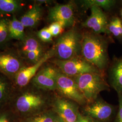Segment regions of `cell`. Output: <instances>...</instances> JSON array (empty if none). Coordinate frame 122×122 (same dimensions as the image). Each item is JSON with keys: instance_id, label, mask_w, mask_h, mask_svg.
<instances>
[{"instance_id": "obj_1", "label": "cell", "mask_w": 122, "mask_h": 122, "mask_svg": "<svg viewBox=\"0 0 122 122\" xmlns=\"http://www.w3.org/2000/svg\"><path fill=\"white\" fill-rule=\"evenodd\" d=\"M108 44L101 36L86 32L82 37L81 52L83 57L102 72L109 63Z\"/></svg>"}, {"instance_id": "obj_2", "label": "cell", "mask_w": 122, "mask_h": 122, "mask_svg": "<svg viewBox=\"0 0 122 122\" xmlns=\"http://www.w3.org/2000/svg\"><path fill=\"white\" fill-rule=\"evenodd\" d=\"M73 77L87 104L98 99L101 92L109 90V86L106 81L103 74L86 73Z\"/></svg>"}, {"instance_id": "obj_3", "label": "cell", "mask_w": 122, "mask_h": 122, "mask_svg": "<svg viewBox=\"0 0 122 122\" xmlns=\"http://www.w3.org/2000/svg\"><path fill=\"white\" fill-rule=\"evenodd\" d=\"M82 35L74 29L63 33L57 39L54 49L58 59L68 60L77 57L81 52Z\"/></svg>"}, {"instance_id": "obj_4", "label": "cell", "mask_w": 122, "mask_h": 122, "mask_svg": "<svg viewBox=\"0 0 122 122\" xmlns=\"http://www.w3.org/2000/svg\"><path fill=\"white\" fill-rule=\"evenodd\" d=\"M62 73L71 77L86 73L103 74L94 65L84 58L77 56L66 60L55 59L52 61Z\"/></svg>"}, {"instance_id": "obj_5", "label": "cell", "mask_w": 122, "mask_h": 122, "mask_svg": "<svg viewBox=\"0 0 122 122\" xmlns=\"http://www.w3.org/2000/svg\"><path fill=\"white\" fill-rule=\"evenodd\" d=\"M57 90L64 98L80 105L86 104L74 78L62 73L60 70L57 75Z\"/></svg>"}, {"instance_id": "obj_6", "label": "cell", "mask_w": 122, "mask_h": 122, "mask_svg": "<svg viewBox=\"0 0 122 122\" xmlns=\"http://www.w3.org/2000/svg\"><path fill=\"white\" fill-rule=\"evenodd\" d=\"M115 107L104 100L97 99L88 104L84 109V114L101 122H109L115 115Z\"/></svg>"}, {"instance_id": "obj_7", "label": "cell", "mask_w": 122, "mask_h": 122, "mask_svg": "<svg viewBox=\"0 0 122 122\" xmlns=\"http://www.w3.org/2000/svg\"><path fill=\"white\" fill-rule=\"evenodd\" d=\"M48 18L52 22L60 23L64 28L73 26L75 23L73 5L69 3L54 6L49 10Z\"/></svg>"}, {"instance_id": "obj_8", "label": "cell", "mask_w": 122, "mask_h": 122, "mask_svg": "<svg viewBox=\"0 0 122 122\" xmlns=\"http://www.w3.org/2000/svg\"><path fill=\"white\" fill-rule=\"evenodd\" d=\"M90 9L91 14L82 23L83 26L92 29L96 34L104 33L109 35L108 29L109 21L106 14L97 6H93Z\"/></svg>"}, {"instance_id": "obj_9", "label": "cell", "mask_w": 122, "mask_h": 122, "mask_svg": "<svg viewBox=\"0 0 122 122\" xmlns=\"http://www.w3.org/2000/svg\"><path fill=\"white\" fill-rule=\"evenodd\" d=\"M59 70L52 66L43 68L33 78V83L37 87L48 91L57 90V77Z\"/></svg>"}, {"instance_id": "obj_10", "label": "cell", "mask_w": 122, "mask_h": 122, "mask_svg": "<svg viewBox=\"0 0 122 122\" xmlns=\"http://www.w3.org/2000/svg\"><path fill=\"white\" fill-rule=\"evenodd\" d=\"M76 103L64 98H58L54 103L57 116L64 122H75L80 112Z\"/></svg>"}, {"instance_id": "obj_11", "label": "cell", "mask_w": 122, "mask_h": 122, "mask_svg": "<svg viewBox=\"0 0 122 122\" xmlns=\"http://www.w3.org/2000/svg\"><path fill=\"white\" fill-rule=\"evenodd\" d=\"M54 53V50H51L44 54L39 61L33 65L22 68L16 75V82L21 87L25 86L29 83L37 74L40 67L47 61L50 59Z\"/></svg>"}, {"instance_id": "obj_12", "label": "cell", "mask_w": 122, "mask_h": 122, "mask_svg": "<svg viewBox=\"0 0 122 122\" xmlns=\"http://www.w3.org/2000/svg\"><path fill=\"white\" fill-rule=\"evenodd\" d=\"M44 104L42 98L38 95L26 93L20 96L16 101V107L21 112H28L41 107Z\"/></svg>"}, {"instance_id": "obj_13", "label": "cell", "mask_w": 122, "mask_h": 122, "mask_svg": "<svg viewBox=\"0 0 122 122\" xmlns=\"http://www.w3.org/2000/svg\"><path fill=\"white\" fill-rule=\"evenodd\" d=\"M21 68V61L17 57L10 53H0V71L9 75L17 74Z\"/></svg>"}, {"instance_id": "obj_14", "label": "cell", "mask_w": 122, "mask_h": 122, "mask_svg": "<svg viewBox=\"0 0 122 122\" xmlns=\"http://www.w3.org/2000/svg\"><path fill=\"white\" fill-rule=\"evenodd\" d=\"M110 83L118 93H122V58H116L109 70Z\"/></svg>"}, {"instance_id": "obj_15", "label": "cell", "mask_w": 122, "mask_h": 122, "mask_svg": "<svg viewBox=\"0 0 122 122\" xmlns=\"http://www.w3.org/2000/svg\"><path fill=\"white\" fill-rule=\"evenodd\" d=\"M42 13V8L36 5L22 16L20 21L25 27H34L40 20Z\"/></svg>"}, {"instance_id": "obj_16", "label": "cell", "mask_w": 122, "mask_h": 122, "mask_svg": "<svg viewBox=\"0 0 122 122\" xmlns=\"http://www.w3.org/2000/svg\"><path fill=\"white\" fill-rule=\"evenodd\" d=\"M25 27L15 17L9 21V37L14 39L23 40L24 39Z\"/></svg>"}, {"instance_id": "obj_17", "label": "cell", "mask_w": 122, "mask_h": 122, "mask_svg": "<svg viewBox=\"0 0 122 122\" xmlns=\"http://www.w3.org/2000/svg\"><path fill=\"white\" fill-rule=\"evenodd\" d=\"M81 5L84 9L97 6L101 9L109 10L113 8L117 3L114 0H84L81 1Z\"/></svg>"}, {"instance_id": "obj_18", "label": "cell", "mask_w": 122, "mask_h": 122, "mask_svg": "<svg viewBox=\"0 0 122 122\" xmlns=\"http://www.w3.org/2000/svg\"><path fill=\"white\" fill-rule=\"evenodd\" d=\"M108 29L110 35L120 41H122V20L118 16H113L109 21Z\"/></svg>"}, {"instance_id": "obj_19", "label": "cell", "mask_w": 122, "mask_h": 122, "mask_svg": "<svg viewBox=\"0 0 122 122\" xmlns=\"http://www.w3.org/2000/svg\"><path fill=\"white\" fill-rule=\"evenodd\" d=\"M43 49L39 41L34 37H29L25 39L21 48L22 52L24 54L27 52Z\"/></svg>"}, {"instance_id": "obj_20", "label": "cell", "mask_w": 122, "mask_h": 122, "mask_svg": "<svg viewBox=\"0 0 122 122\" xmlns=\"http://www.w3.org/2000/svg\"><path fill=\"white\" fill-rule=\"evenodd\" d=\"M19 1L15 0H0V12L2 13H14L20 8Z\"/></svg>"}, {"instance_id": "obj_21", "label": "cell", "mask_w": 122, "mask_h": 122, "mask_svg": "<svg viewBox=\"0 0 122 122\" xmlns=\"http://www.w3.org/2000/svg\"><path fill=\"white\" fill-rule=\"evenodd\" d=\"M9 21L0 19V44H3L9 37Z\"/></svg>"}, {"instance_id": "obj_22", "label": "cell", "mask_w": 122, "mask_h": 122, "mask_svg": "<svg viewBox=\"0 0 122 122\" xmlns=\"http://www.w3.org/2000/svg\"><path fill=\"white\" fill-rule=\"evenodd\" d=\"M57 117L52 113H46L32 118L29 122H54Z\"/></svg>"}, {"instance_id": "obj_23", "label": "cell", "mask_w": 122, "mask_h": 122, "mask_svg": "<svg viewBox=\"0 0 122 122\" xmlns=\"http://www.w3.org/2000/svg\"><path fill=\"white\" fill-rule=\"evenodd\" d=\"M48 28L52 37H57L61 35L65 28L60 23L57 22H52Z\"/></svg>"}, {"instance_id": "obj_24", "label": "cell", "mask_w": 122, "mask_h": 122, "mask_svg": "<svg viewBox=\"0 0 122 122\" xmlns=\"http://www.w3.org/2000/svg\"><path fill=\"white\" fill-rule=\"evenodd\" d=\"M24 55L29 61L34 63V64L39 61L44 55L43 49L27 52Z\"/></svg>"}, {"instance_id": "obj_25", "label": "cell", "mask_w": 122, "mask_h": 122, "mask_svg": "<svg viewBox=\"0 0 122 122\" xmlns=\"http://www.w3.org/2000/svg\"><path fill=\"white\" fill-rule=\"evenodd\" d=\"M38 36L39 39L44 42H49L52 40V36L48 28H44L38 32Z\"/></svg>"}, {"instance_id": "obj_26", "label": "cell", "mask_w": 122, "mask_h": 122, "mask_svg": "<svg viewBox=\"0 0 122 122\" xmlns=\"http://www.w3.org/2000/svg\"><path fill=\"white\" fill-rule=\"evenodd\" d=\"M118 106L115 122H122V93H118Z\"/></svg>"}, {"instance_id": "obj_27", "label": "cell", "mask_w": 122, "mask_h": 122, "mask_svg": "<svg viewBox=\"0 0 122 122\" xmlns=\"http://www.w3.org/2000/svg\"><path fill=\"white\" fill-rule=\"evenodd\" d=\"M75 122H101L89 116L80 113L78 117Z\"/></svg>"}, {"instance_id": "obj_28", "label": "cell", "mask_w": 122, "mask_h": 122, "mask_svg": "<svg viewBox=\"0 0 122 122\" xmlns=\"http://www.w3.org/2000/svg\"><path fill=\"white\" fill-rule=\"evenodd\" d=\"M7 84L4 80L0 78V100H2L5 95Z\"/></svg>"}, {"instance_id": "obj_29", "label": "cell", "mask_w": 122, "mask_h": 122, "mask_svg": "<svg viewBox=\"0 0 122 122\" xmlns=\"http://www.w3.org/2000/svg\"><path fill=\"white\" fill-rule=\"evenodd\" d=\"M0 122H9V121L5 115H2L0 117Z\"/></svg>"}, {"instance_id": "obj_30", "label": "cell", "mask_w": 122, "mask_h": 122, "mask_svg": "<svg viewBox=\"0 0 122 122\" xmlns=\"http://www.w3.org/2000/svg\"><path fill=\"white\" fill-rule=\"evenodd\" d=\"M64 122L63 121V120L61 118H60L59 117H58V116H57V118H56V120L55 121V122Z\"/></svg>"}, {"instance_id": "obj_31", "label": "cell", "mask_w": 122, "mask_h": 122, "mask_svg": "<svg viewBox=\"0 0 122 122\" xmlns=\"http://www.w3.org/2000/svg\"><path fill=\"white\" fill-rule=\"evenodd\" d=\"M120 15H121V17L122 20V9L120 10Z\"/></svg>"}]
</instances>
